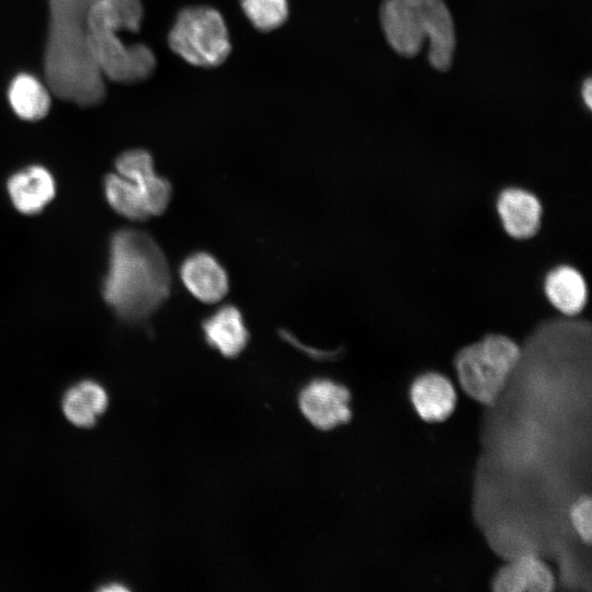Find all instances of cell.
Returning a JSON list of instances; mask_svg holds the SVG:
<instances>
[{"instance_id": "6da1fadb", "label": "cell", "mask_w": 592, "mask_h": 592, "mask_svg": "<svg viewBox=\"0 0 592 592\" xmlns=\"http://www.w3.org/2000/svg\"><path fill=\"white\" fill-rule=\"evenodd\" d=\"M171 273L157 241L146 231L124 228L111 239L103 298L127 322L152 316L168 299Z\"/></svg>"}, {"instance_id": "7a4b0ae2", "label": "cell", "mask_w": 592, "mask_h": 592, "mask_svg": "<svg viewBox=\"0 0 592 592\" xmlns=\"http://www.w3.org/2000/svg\"><path fill=\"white\" fill-rule=\"evenodd\" d=\"M141 0H93L84 20V45L95 69L106 81L138 83L156 68V56L145 44H126L123 31L138 32Z\"/></svg>"}, {"instance_id": "3957f363", "label": "cell", "mask_w": 592, "mask_h": 592, "mask_svg": "<svg viewBox=\"0 0 592 592\" xmlns=\"http://www.w3.org/2000/svg\"><path fill=\"white\" fill-rule=\"evenodd\" d=\"M380 24L391 48L413 57L429 42L428 58L433 68H451L456 46L455 27L443 0H383Z\"/></svg>"}, {"instance_id": "277c9868", "label": "cell", "mask_w": 592, "mask_h": 592, "mask_svg": "<svg viewBox=\"0 0 592 592\" xmlns=\"http://www.w3.org/2000/svg\"><path fill=\"white\" fill-rule=\"evenodd\" d=\"M520 346L502 334H488L462 349L455 367L464 390L473 398L491 403L517 367Z\"/></svg>"}, {"instance_id": "5b68a950", "label": "cell", "mask_w": 592, "mask_h": 592, "mask_svg": "<svg viewBox=\"0 0 592 592\" xmlns=\"http://www.w3.org/2000/svg\"><path fill=\"white\" fill-rule=\"evenodd\" d=\"M170 49L187 64L215 68L228 58L231 43L223 15L205 5L182 9L169 31Z\"/></svg>"}, {"instance_id": "8992f818", "label": "cell", "mask_w": 592, "mask_h": 592, "mask_svg": "<svg viewBox=\"0 0 592 592\" xmlns=\"http://www.w3.org/2000/svg\"><path fill=\"white\" fill-rule=\"evenodd\" d=\"M299 408L306 419L320 430H330L351 419L350 392L330 379L309 383L299 395Z\"/></svg>"}, {"instance_id": "52a82bcc", "label": "cell", "mask_w": 592, "mask_h": 592, "mask_svg": "<svg viewBox=\"0 0 592 592\" xmlns=\"http://www.w3.org/2000/svg\"><path fill=\"white\" fill-rule=\"evenodd\" d=\"M115 168L118 174L132 181L143 193L151 217L164 213L171 201L172 186L156 173L148 151L138 148L126 150L117 157Z\"/></svg>"}, {"instance_id": "ba28073f", "label": "cell", "mask_w": 592, "mask_h": 592, "mask_svg": "<svg viewBox=\"0 0 592 592\" xmlns=\"http://www.w3.org/2000/svg\"><path fill=\"white\" fill-rule=\"evenodd\" d=\"M180 277L187 292L205 304L220 301L229 289L226 270L214 255L204 251L194 252L184 259Z\"/></svg>"}, {"instance_id": "9c48e42d", "label": "cell", "mask_w": 592, "mask_h": 592, "mask_svg": "<svg viewBox=\"0 0 592 592\" xmlns=\"http://www.w3.org/2000/svg\"><path fill=\"white\" fill-rule=\"evenodd\" d=\"M497 210L505 232L512 238L527 239L539 229L542 205L538 198L526 190H503L497 200Z\"/></svg>"}, {"instance_id": "30bf717a", "label": "cell", "mask_w": 592, "mask_h": 592, "mask_svg": "<svg viewBox=\"0 0 592 592\" xmlns=\"http://www.w3.org/2000/svg\"><path fill=\"white\" fill-rule=\"evenodd\" d=\"M8 193L14 207L22 214L39 213L55 196V181L42 166H30L11 175Z\"/></svg>"}, {"instance_id": "8fae6325", "label": "cell", "mask_w": 592, "mask_h": 592, "mask_svg": "<svg viewBox=\"0 0 592 592\" xmlns=\"http://www.w3.org/2000/svg\"><path fill=\"white\" fill-rule=\"evenodd\" d=\"M202 330L206 342L230 358L238 356L249 341L242 315L234 305H224L204 319Z\"/></svg>"}, {"instance_id": "7c38bea8", "label": "cell", "mask_w": 592, "mask_h": 592, "mask_svg": "<svg viewBox=\"0 0 592 592\" xmlns=\"http://www.w3.org/2000/svg\"><path fill=\"white\" fill-rule=\"evenodd\" d=\"M410 397L418 414L429 422L445 420L456 403L452 383L439 373L419 376L410 388Z\"/></svg>"}, {"instance_id": "4fadbf2b", "label": "cell", "mask_w": 592, "mask_h": 592, "mask_svg": "<svg viewBox=\"0 0 592 592\" xmlns=\"http://www.w3.org/2000/svg\"><path fill=\"white\" fill-rule=\"evenodd\" d=\"M544 292L548 301L562 315L577 317L584 308L588 297L582 274L569 265H559L545 277Z\"/></svg>"}, {"instance_id": "5bb4252c", "label": "cell", "mask_w": 592, "mask_h": 592, "mask_svg": "<svg viewBox=\"0 0 592 592\" xmlns=\"http://www.w3.org/2000/svg\"><path fill=\"white\" fill-rule=\"evenodd\" d=\"M554 588L551 571L534 557H522L504 567L493 582L499 592H549Z\"/></svg>"}, {"instance_id": "9a60e30c", "label": "cell", "mask_w": 592, "mask_h": 592, "mask_svg": "<svg viewBox=\"0 0 592 592\" xmlns=\"http://www.w3.org/2000/svg\"><path fill=\"white\" fill-rule=\"evenodd\" d=\"M50 89L31 73L21 72L10 82L8 101L13 112L24 121H39L50 109Z\"/></svg>"}, {"instance_id": "2e32d148", "label": "cell", "mask_w": 592, "mask_h": 592, "mask_svg": "<svg viewBox=\"0 0 592 592\" xmlns=\"http://www.w3.org/2000/svg\"><path fill=\"white\" fill-rule=\"evenodd\" d=\"M107 403L104 388L95 382L84 380L67 390L62 398V411L72 424L89 428L95 424Z\"/></svg>"}, {"instance_id": "e0dca14e", "label": "cell", "mask_w": 592, "mask_h": 592, "mask_svg": "<svg viewBox=\"0 0 592 592\" xmlns=\"http://www.w3.org/2000/svg\"><path fill=\"white\" fill-rule=\"evenodd\" d=\"M104 191L109 204L119 215L136 221L151 217L141 192L132 181L117 172L105 177Z\"/></svg>"}, {"instance_id": "ac0fdd59", "label": "cell", "mask_w": 592, "mask_h": 592, "mask_svg": "<svg viewBox=\"0 0 592 592\" xmlns=\"http://www.w3.org/2000/svg\"><path fill=\"white\" fill-rule=\"evenodd\" d=\"M240 7L250 23L260 32L274 31L288 18L287 0H240Z\"/></svg>"}, {"instance_id": "d6986e66", "label": "cell", "mask_w": 592, "mask_h": 592, "mask_svg": "<svg viewBox=\"0 0 592 592\" xmlns=\"http://www.w3.org/2000/svg\"><path fill=\"white\" fill-rule=\"evenodd\" d=\"M591 506L590 497H582L570 509V520L574 531L587 544L591 543Z\"/></svg>"}, {"instance_id": "ffe728a7", "label": "cell", "mask_w": 592, "mask_h": 592, "mask_svg": "<svg viewBox=\"0 0 592 592\" xmlns=\"http://www.w3.org/2000/svg\"><path fill=\"white\" fill-rule=\"evenodd\" d=\"M582 98L589 109L592 106V82L588 78L582 86Z\"/></svg>"}]
</instances>
